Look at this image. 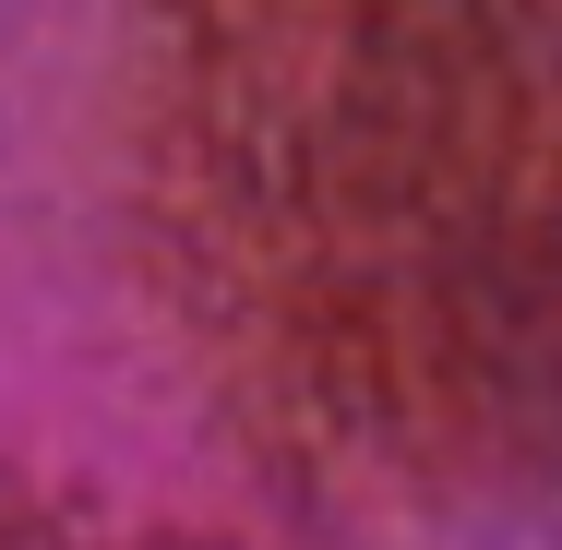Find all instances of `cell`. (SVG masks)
Returning a JSON list of instances; mask_svg holds the SVG:
<instances>
[]
</instances>
